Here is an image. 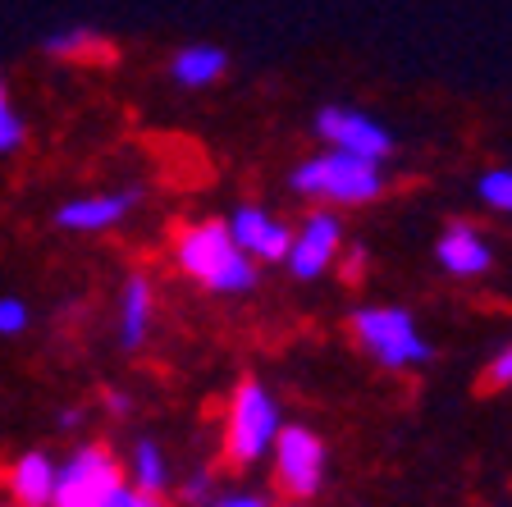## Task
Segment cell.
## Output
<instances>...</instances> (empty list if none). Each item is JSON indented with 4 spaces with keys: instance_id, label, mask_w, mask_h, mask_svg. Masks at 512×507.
<instances>
[{
    "instance_id": "8992f818",
    "label": "cell",
    "mask_w": 512,
    "mask_h": 507,
    "mask_svg": "<svg viewBox=\"0 0 512 507\" xmlns=\"http://www.w3.org/2000/svg\"><path fill=\"white\" fill-rule=\"evenodd\" d=\"M275 476L284 485V494L293 498H311L325 480V444L302 425H288L275 434Z\"/></svg>"
},
{
    "instance_id": "ffe728a7",
    "label": "cell",
    "mask_w": 512,
    "mask_h": 507,
    "mask_svg": "<svg viewBox=\"0 0 512 507\" xmlns=\"http://www.w3.org/2000/svg\"><path fill=\"white\" fill-rule=\"evenodd\" d=\"M101 507H160V498L156 494H142V489H133V485H119Z\"/></svg>"
},
{
    "instance_id": "cb8c5ba5",
    "label": "cell",
    "mask_w": 512,
    "mask_h": 507,
    "mask_svg": "<svg viewBox=\"0 0 512 507\" xmlns=\"http://www.w3.org/2000/svg\"><path fill=\"white\" fill-rule=\"evenodd\" d=\"M298 507H302V503H298Z\"/></svg>"
},
{
    "instance_id": "4fadbf2b",
    "label": "cell",
    "mask_w": 512,
    "mask_h": 507,
    "mask_svg": "<svg viewBox=\"0 0 512 507\" xmlns=\"http://www.w3.org/2000/svg\"><path fill=\"white\" fill-rule=\"evenodd\" d=\"M151 311H156L151 284L142 275H128L124 288H119V343H124V348H142V343H147Z\"/></svg>"
},
{
    "instance_id": "5bb4252c",
    "label": "cell",
    "mask_w": 512,
    "mask_h": 507,
    "mask_svg": "<svg viewBox=\"0 0 512 507\" xmlns=\"http://www.w3.org/2000/svg\"><path fill=\"white\" fill-rule=\"evenodd\" d=\"M224 69H229V55L220 46H183L170 64L174 83H183V87H211Z\"/></svg>"
},
{
    "instance_id": "7a4b0ae2",
    "label": "cell",
    "mask_w": 512,
    "mask_h": 507,
    "mask_svg": "<svg viewBox=\"0 0 512 507\" xmlns=\"http://www.w3.org/2000/svg\"><path fill=\"white\" fill-rule=\"evenodd\" d=\"M293 188L302 197H320V201H339V206H362L375 201L384 192V179L375 160L348 156V151H325L316 160H302L293 169Z\"/></svg>"
},
{
    "instance_id": "e0dca14e",
    "label": "cell",
    "mask_w": 512,
    "mask_h": 507,
    "mask_svg": "<svg viewBox=\"0 0 512 507\" xmlns=\"http://www.w3.org/2000/svg\"><path fill=\"white\" fill-rule=\"evenodd\" d=\"M480 197L490 201L494 211L512 215V169H490V174L480 179Z\"/></svg>"
},
{
    "instance_id": "52a82bcc",
    "label": "cell",
    "mask_w": 512,
    "mask_h": 507,
    "mask_svg": "<svg viewBox=\"0 0 512 507\" xmlns=\"http://www.w3.org/2000/svg\"><path fill=\"white\" fill-rule=\"evenodd\" d=\"M316 133L330 142L334 151H348V156H362L380 165L384 156H394V133L384 124H375L371 115L348 106H325L316 115Z\"/></svg>"
},
{
    "instance_id": "7402d4cb",
    "label": "cell",
    "mask_w": 512,
    "mask_h": 507,
    "mask_svg": "<svg viewBox=\"0 0 512 507\" xmlns=\"http://www.w3.org/2000/svg\"><path fill=\"white\" fill-rule=\"evenodd\" d=\"M215 507H270L266 498H256V494H229V498H220Z\"/></svg>"
},
{
    "instance_id": "8fae6325",
    "label": "cell",
    "mask_w": 512,
    "mask_h": 507,
    "mask_svg": "<svg viewBox=\"0 0 512 507\" xmlns=\"http://www.w3.org/2000/svg\"><path fill=\"white\" fill-rule=\"evenodd\" d=\"M435 256H439V265H444L448 275H462V279L485 275V270H490V261H494L490 243H485L471 224H453V229L439 238Z\"/></svg>"
},
{
    "instance_id": "ba28073f",
    "label": "cell",
    "mask_w": 512,
    "mask_h": 507,
    "mask_svg": "<svg viewBox=\"0 0 512 507\" xmlns=\"http://www.w3.org/2000/svg\"><path fill=\"white\" fill-rule=\"evenodd\" d=\"M339 243H343V233H339V220H334L330 211H316L307 224H302V233L288 243V270L298 279H316V275H325L330 270V261H334V252H339Z\"/></svg>"
},
{
    "instance_id": "d6986e66",
    "label": "cell",
    "mask_w": 512,
    "mask_h": 507,
    "mask_svg": "<svg viewBox=\"0 0 512 507\" xmlns=\"http://www.w3.org/2000/svg\"><path fill=\"white\" fill-rule=\"evenodd\" d=\"M19 142H23V119L10 110V101H0V156L19 151Z\"/></svg>"
},
{
    "instance_id": "7c38bea8",
    "label": "cell",
    "mask_w": 512,
    "mask_h": 507,
    "mask_svg": "<svg viewBox=\"0 0 512 507\" xmlns=\"http://www.w3.org/2000/svg\"><path fill=\"white\" fill-rule=\"evenodd\" d=\"M10 485L14 503L19 507H51V485H55V462L46 453H23L19 462L10 466Z\"/></svg>"
},
{
    "instance_id": "9a60e30c",
    "label": "cell",
    "mask_w": 512,
    "mask_h": 507,
    "mask_svg": "<svg viewBox=\"0 0 512 507\" xmlns=\"http://www.w3.org/2000/svg\"><path fill=\"white\" fill-rule=\"evenodd\" d=\"M128 480H133V489H142V494H160V489H165L170 466H165V457H160L156 444L142 439V444L133 448V457H128Z\"/></svg>"
},
{
    "instance_id": "277c9868",
    "label": "cell",
    "mask_w": 512,
    "mask_h": 507,
    "mask_svg": "<svg viewBox=\"0 0 512 507\" xmlns=\"http://www.w3.org/2000/svg\"><path fill=\"white\" fill-rule=\"evenodd\" d=\"M279 434V407L256 380H243L229 402V457L238 466H252L275 448Z\"/></svg>"
},
{
    "instance_id": "30bf717a",
    "label": "cell",
    "mask_w": 512,
    "mask_h": 507,
    "mask_svg": "<svg viewBox=\"0 0 512 507\" xmlns=\"http://www.w3.org/2000/svg\"><path fill=\"white\" fill-rule=\"evenodd\" d=\"M138 192H106V197H78V201H64L55 211V224L60 229H83V233H101L110 224H119L128 211H133Z\"/></svg>"
},
{
    "instance_id": "3957f363",
    "label": "cell",
    "mask_w": 512,
    "mask_h": 507,
    "mask_svg": "<svg viewBox=\"0 0 512 507\" xmlns=\"http://www.w3.org/2000/svg\"><path fill=\"white\" fill-rule=\"evenodd\" d=\"M352 329H357V343L389 370L430 361V343L416 334L412 316L398 307H362L352 316Z\"/></svg>"
},
{
    "instance_id": "44dd1931",
    "label": "cell",
    "mask_w": 512,
    "mask_h": 507,
    "mask_svg": "<svg viewBox=\"0 0 512 507\" xmlns=\"http://www.w3.org/2000/svg\"><path fill=\"white\" fill-rule=\"evenodd\" d=\"M490 384H512V348H503L490 361Z\"/></svg>"
},
{
    "instance_id": "6da1fadb",
    "label": "cell",
    "mask_w": 512,
    "mask_h": 507,
    "mask_svg": "<svg viewBox=\"0 0 512 507\" xmlns=\"http://www.w3.org/2000/svg\"><path fill=\"white\" fill-rule=\"evenodd\" d=\"M179 265L211 293H247L256 284V261L234 243L224 220L188 224L179 233Z\"/></svg>"
},
{
    "instance_id": "2e32d148",
    "label": "cell",
    "mask_w": 512,
    "mask_h": 507,
    "mask_svg": "<svg viewBox=\"0 0 512 507\" xmlns=\"http://www.w3.org/2000/svg\"><path fill=\"white\" fill-rule=\"evenodd\" d=\"M96 42H101V37H96V32H87V28H69V32H51V37H46V51L51 55H60V60H78V55H92L96 51Z\"/></svg>"
},
{
    "instance_id": "9c48e42d",
    "label": "cell",
    "mask_w": 512,
    "mask_h": 507,
    "mask_svg": "<svg viewBox=\"0 0 512 507\" xmlns=\"http://www.w3.org/2000/svg\"><path fill=\"white\" fill-rule=\"evenodd\" d=\"M229 233H234V243L243 247L252 261H284L288 256V243H293V233L288 224H279L275 215H266L261 206H238L229 215Z\"/></svg>"
},
{
    "instance_id": "603a6c76",
    "label": "cell",
    "mask_w": 512,
    "mask_h": 507,
    "mask_svg": "<svg viewBox=\"0 0 512 507\" xmlns=\"http://www.w3.org/2000/svg\"><path fill=\"white\" fill-rule=\"evenodd\" d=\"M0 101H10V96H5V78H0Z\"/></svg>"
},
{
    "instance_id": "5b68a950",
    "label": "cell",
    "mask_w": 512,
    "mask_h": 507,
    "mask_svg": "<svg viewBox=\"0 0 512 507\" xmlns=\"http://www.w3.org/2000/svg\"><path fill=\"white\" fill-rule=\"evenodd\" d=\"M119 485H124L119 462L101 444H87L64 466H55L51 507H101Z\"/></svg>"
},
{
    "instance_id": "ac0fdd59",
    "label": "cell",
    "mask_w": 512,
    "mask_h": 507,
    "mask_svg": "<svg viewBox=\"0 0 512 507\" xmlns=\"http://www.w3.org/2000/svg\"><path fill=\"white\" fill-rule=\"evenodd\" d=\"M28 329V307H23V297H0V334L14 338Z\"/></svg>"
}]
</instances>
